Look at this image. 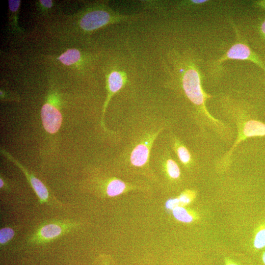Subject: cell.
<instances>
[{
	"label": "cell",
	"instance_id": "ffe728a7",
	"mask_svg": "<svg viewBox=\"0 0 265 265\" xmlns=\"http://www.w3.org/2000/svg\"><path fill=\"white\" fill-rule=\"evenodd\" d=\"M258 4L261 7L265 8V0L259 1Z\"/></svg>",
	"mask_w": 265,
	"mask_h": 265
},
{
	"label": "cell",
	"instance_id": "52a82bcc",
	"mask_svg": "<svg viewBox=\"0 0 265 265\" xmlns=\"http://www.w3.org/2000/svg\"><path fill=\"white\" fill-rule=\"evenodd\" d=\"M168 144L180 163L183 165L188 166L192 163L193 159L191 154L178 137L170 134Z\"/></svg>",
	"mask_w": 265,
	"mask_h": 265
},
{
	"label": "cell",
	"instance_id": "277c9868",
	"mask_svg": "<svg viewBox=\"0 0 265 265\" xmlns=\"http://www.w3.org/2000/svg\"><path fill=\"white\" fill-rule=\"evenodd\" d=\"M72 226L68 223L53 222L45 224L39 228L31 239L35 242L50 241L64 234Z\"/></svg>",
	"mask_w": 265,
	"mask_h": 265
},
{
	"label": "cell",
	"instance_id": "3957f363",
	"mask_svg": "<svg viewBox=\"0 0 265 265\" xmlns=\"http://www.w3.org/2000/svg\"><path fill=\"white\" fill-rule=\"evenodd\" d=\"M243 117L237 118L238 135L231 149L219 160L220 164L227 165L231 156L237 145L247 138L265 136V123L253 117L249 113H245Z\"/></svg>",
	"mask_w": 265,
	"mask_h": 265
},
{
	"label": "cell",
	"instance_id": "4fadbf2b",
	"mask_svg": "<svg viewBox=\"0 0 265 265\" xmlns=\"http://www.w3.org/2000/svg\"><path fill=\"white\" fill-rule=\"evenodd\" d=\"M15 235V231L9 227H5L0 230V244L3 245L10 241Z\"/></svg>",
	"mask_w": 265,
	"mask_h": 265
},
{
	"label": "cell",
	"instance_id": "7a4b0ae2",
	"mask_svg": "<svg viewBox=\"0 0 265 265\" xmlns=\"http://www.w3.org/2000/svg\"><path fill=\"white\" fill-rule=\"evenodd\" d=\"M142 13L123 14L110 13L104 10H95L85 14L80 20V26L86 31L98 29L110 23H132L143 17Z\"/></svg>",
	"mask_w": 265,
	"mask_h": 265
},
{
	"label": "cell",
	"instance_id": "9c48e42d",
	"mask_svg": "<svg viewBox=\"0 0 265 265\" xmlns=\"http://www.w3.org/2000/svg\"><path fill=\"white\" fill-rule=\"evenodd\" d=\"M131 188L130 184L117 178H113L107 183L106 192L110 197L116 196L123 193Z\"/></svg>",
	"mask_w": 265,
	"mask_h": 265
},
{
	"label": "cell",
	"instance_id": "5b68a950",
	"mask_svg": "<svg viewBox=\"0 0 265 265\" xmlns=\"http://www.w3.org/2000/svg\"><path fill=\"white\" fill-rule=\"evenodd\" d=\"M228 59L250 60L256 64L265 72V67L263 63L252 52L248 45L244 43L238 42L233 45L223 57L217 60L216 63L219 65L221 62Z\"/></svg>",
	"mask_w": 265,
	"mask_h": 265
},
{
	"label": "cell",
	"instance_id": "9a60e30c",
	"mask_svg": "<svg viewBox=\"0 0 265 265\" xmlns=\"http://www.w3.org/2000/svg\"><path fill=\"white\" fill-rule=\"evenodd\" d=\"M195 196V193L191 190H186L182 193L178 197L181 206L186 205L191 202Z\"/></svg>",
	"mask_w": 265,
	"mask_h": 265
},
{
	"label": "cell",
	"instance_id": "e0dca14e",
	"mask_svg": "<svg viewBox=\"0 0 265 265\" xmlns=\"http://www.w3.org/2000/svg\"><path fill=\"white\" fill-rule=\"evenodd\" d=\"M20 3L19 0H8L9 7L11 11H16L19 8Z\"/></svg>",
	"mask_w": 265,
	"mask_h": 265
},
{
	"label": "cell",
	"instance_id": "7c38bea8",
	"mask_svg": "<svg viewBox=\"0 0 265 265\" xmlns=\"http://www.w3.org/2000/svg\"><path fill=\"white\" fill-rule=\"evenodd\" d=\"M174 216L177 220L185 223H189L193 220L192 215L182 206H178L172 210Z\"/></svg>",
	"mask_w": 265,
	"mask_h": 265
},
{
	"label": "cell",
	"instance_id": "44dd1931",
	"mask_svg": "<svg viewBox=\"0 0 265 265\" xmlns=\"http://www.w3.org/2000/svg\"><path fill=\"white\" fill-rule=\"evenodd\" d=\"M3 182L2 179L1 178L0 179V187L1 188L3 187Z\"/></svg>",
	"mask_w": 265,
	"mask_h": 265
},
{
	"label": "cell",
	"instance_id": "2e32d148",
	"mask_svg": "<svg viewBox=\"0 0 265 265\" xmlns=\"http://www.w3.org/2000/svg\"><path fill=\"white\" fill-rule=\"evenodd\" d=\"M165 206L167 209L173 210L176 207L181 206V205L178 198H175L168 200Z\"/></svg>",
	"mask_w": 265,
	"mask_h": 265
},
{
	"label": "cell",
	"instance_id": "5bb4252c",
	"mask_svg": "<svg viewBox=\"0 0 265 265\" xmlns=\"http://www.w3.org/2000/svg\"><path fill=\"white\" fill-rule=\"evenodd\" d=\"M254 246L257 249H261L265 246V227L261 229L256 234Z\"/></svg>",
	"mask_w": 265,
	"mask_h": 265
},
{
	"label": "cell",
	"instance_id": "8fae6325",
	"mask_svg": "<svg viewBox=\"0 0 265 265\" xmlns=\"http://www.w3.org/2000/svg\"><path fill=\"white\" fill-rule=\"evenodd\" d=\"M80 57V53L78 50L70 49L62 54L59 59L64 64L70 65L78 61Z\"/></svg>",
	"mask_w": 265,
	"mask_h": 265
},
{
	"label": "cell",
	"instance_id": "603a6c76",
	"mask_svg": "<svg viewBox=\"0 0 265 265\" xmlns=\"http://www.w3.org/2000/svg\"><path fill=\"white\" fill-rule=\"evenodd\" d=\"M226 265H236V264L233 263H228L226 264Z\"/></svg>",
	"mask_w": 265,
	"mask_h": 265
},
{
	"label": "cell",
	"instance_id": "30bf717a",
	"mask_svg": "<svg viewBox=\"0 0 265 265\" xmlns=\"http://www.w3.org/2000/svg\"><path fill=\"white\" fill-rule=\"evenodd\" d=\"M30 184L39 198L41 203L46 202L49 199V192L45 185L34 176H29Z\"/></svg>",
	"mask_w": 265,
	"mask_h": 265
},
{
	"label": "cell",
	"instance_id": "d6986e66",
	"mask_svg": "<svg viewBox=\"0 0 265 265\" xmlns=\"http://www.w3.org/2000/svg\"><path fill=\"white\" fill-rule=\"evenodd\" d=\"M261 31L263 35L265 37V20L262 23L261 26Z\"/></svg>",
	"mask_w": 265,
	"mask_h": 265
},
{
	"label": "cell",
	"instance_id": "ba28073f",
	"mask_svg": "<svg viewBox=\"0 0 265 265\" xmlns=\"http://www.w3.org/2000/svg\"><path fill=\"white\" fill-rule=\"evenodd\" d=\"M127 81L126 74L121 71H114L111 72L107 79L109 91V100L110 97L123 88Z\"/></svg>",
	"mask_w": 265,
	"mask_h": 265
},
{
	"label": "cell",
	"instance_id": "7402d4cb",
	"mask_svg": "<svg viewBox=\"0 0 265 265\" xmlns=\"http://www.w3.org/2000/svg\"><path fill=\"white\" fill-rule=\"evenodd\" d=\"M262 259H263V261L265 265V251L263 255Z\"/></svg>",
	"mask_w": 265,
	"mask_h": 265
},
{
	"label": "cell",
	"instance_id": "6da1fadb",
	"mask_svg": "<svg viewBox=\"0 0 265 265\" xmlns=\"http://www.w3.org/2000/svg\"><path fill=\"white\" fill-rule=\"evenodd\" d=\"M169 125L164 120H144V125L132 129L128 141L120 153V161L132 167H148L151 153L160 134Z\"/></svg>",
	"mask_w": 265,
	"mask_h": 265
},
{
	"label": "cell",
	"instance_id": "ac0fdd59",
	"mask_svg": "<svg viewBox=\"0 0 265 265\" xmlns=\"http://www.w3.org/2000/svg\"><path fill=\"white\" fill-rule=\"evenodd\" d=\"M41 3L45 7H51L52 5V0H41Z\"/></svg>",
	"mask_w": 265,
	"mask_h": 265
},
{
	"label": "cell",
	"instance_id": "8992f818",
	"mask_svg": "<svg viewBox=\"0 0 265 265\" xmlns=\"http://www.w3.org/2000/svg\"><path fill=\"white\" fill-rule=\"evenodd\" d=\"M41 118L43 126L49 132H56L59 129L62 116L60 112L53 106L47 104L41 109Z\"/></svg>",
	"mask_w": 265,
	"mask_h": 265
}]
</instances>
